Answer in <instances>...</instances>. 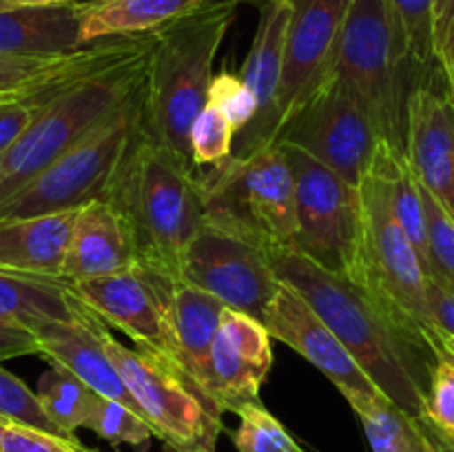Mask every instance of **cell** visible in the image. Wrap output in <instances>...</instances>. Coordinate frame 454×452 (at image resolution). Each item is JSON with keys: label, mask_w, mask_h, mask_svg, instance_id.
<instances>
[{"label": "cell", "mask_w": 454, "mask_h": 452, "mask_svg": "<svg viewBox=\"0 0 454 452\" xmlns=\"http://www.w3.org/2000/svg\"><path fill=\"white\" fill-rule=\"evenodd\" d=\"M275 273L331 326L377 388L424 417L433 344L424 328L368 282L315 264L300 251L269 253Z\"/></svg>", "instance_id": "cell-1"}, {"label": "cell", "mask_w": 454, "mask_h": 452, "mask_svg": "<svg viewBox=\"0 0 454 452\" xmlns=\"http://www.w3.org/2000/svg\"><path fill=\"white\" fill-rule=\"evenodd\" d=\"M238 0H204L153 31L142 111L145 136L193 164L191 124L207 105L213 62L235 20ZM195 167V164H193Z\"/></svg>", "instance_id": "cell-2"}, {"label": "cell", "mask_w": 454, "mask_h": 452, "mask_svg": "<svg viewBox=\"0 0 454 452\" xmlns=\"http://www.w3.org/2000/svg\"><path fill=\"white\" fill-rule=\"evenodd\" d=\"M109 199L131 226L137 264L177 282L186 246L207 224L198 168L142 136Z\"/></svg>", "instance_id": "cell-3"}, {"label": "cell", "mask_w": 454, "mask_h": 452, "mask_svg": "<svg viewBox=\"0 0 454 452\" xmlns=\"http://www.w3.org/2000/svg\"><path fill=\"white\" fill-rule=\"evenodd\" d=\"M151 51L153 47L58 91L20 140L0 155V202L136 100L145 91Z\"/></svg>", "instance_id": "cell-4"}, {"label": "cell", "mask_w": 454, "mask_h": 452, "mask_svg": "<svg viewBox=\"0 0 454 452\" xmlns=\"http://www.w3.org/2000/svg\"><path fill=\"white\" fill-rule=\"evenodd\" d=\"M207 224L273 251H295V180L279 140L200 175Z\"/></svg>", "instance_id": "cell-5"}, {"label": "cell", "mask_w": 454, "mask_h": 452, "mask_svg": "<svg viewBox=\"0 0 454 452\" xmlns=\"http://www.w3.org/2000/svg\"><path fill=\"white\" fill-rule=\"evenodd\" d=\"M333 74L357 91L381 140L403 151L408 102L426 71L412 65L386 0H350Z\"/></svg>", "instance_id": "cell-6"}, {"label": "cell", "mask_w": 454, "mask_h": 452, "mask_svg": "<svg viewBox=\"0 0 454 452\" xmlns=\"http://www.w3.org/2000/svg\"><path fill=\"white\" fill-rule=\"evenodd\" d=\"M142 93L18 193L0 202V224L78 211L96 199H109L129 153L145 136Z\"/></svg>", "instance_id": "cell-7"}, {"label": "cell", "mask_w": 454, "mask_h": 452, "mask_svg": "<svg viewBox=\"0 0 454 452\" xmlns=\"http://www.w3.org/2000/svg\"><path fill=\"white\" fill-rule=\"evenodd\" d=\"M98 335L155 437L176 452L213 450L224 412L162 355L129 348L98 319Z\"/></svg>", "instance_id": "cell-8"}, {"label": "cell", "mask_w": 454, "mask_h": 452, "mask_svg": "<svg viewBox=\"0 0 454 452\" xmlns=\"http://www.w3.org/2000/svg\"><path fill=\"white\" fill-rule=\"evenodd\" d=\"M295 180V251L335 273L359 275L362 193L359 186L297 146L279 142Z\"/></svg>", "instance_id": "cell-9"}, {"label": "cell", "mask_w": 454, "mask_h": 452, "mask_svg": "<svg viewBox=\"0 0 454 452\" xmlns=\"http://www.w3.org/2000/svg\"><path fill=\"white\" fill-rule=\"evenodd\" d=\"M380 153V151H377ZM362 193V257L357 279L371 284L412 322L419 323L433 344L439 335L426 295V275L419 253L399 224L390 186L377 164L359 186Z\"/></svg>", "instance_id": "cell-10"}, {"label": "cell", "mask_w": 454, "mask_h": 452, "mask_svg": "<svg viewBox=\"0 0 454 452\" xmlns=\"http://www.w3.org/2000/svg\"><path fill=\"white\" fill-rule=\"evenodd\" d=\"M278 140L306 151L355 186L372 171L384 142L362 97L337 74L284 124Z\"/></svg>", "instance_id": "cell-11"}, {"label": "cell", "mask_w": 454, "mask_h": 452, "mask_svg": "<svg viewBox=\"0 0 454 452\" xmlns=\"http://www.w3.org/2000/svg\"><path fill=\"white\" fill-rule=\"evenodd\" d=\"M173 282L137 264L124 273L69 282V288L100 322L131 337L136 348L162 355L184 370L171 319Z\"/></svg>", "instance_id": "cell-12"}, {"label": "cell", "mask_w": 454, "mask_h": 452, "mask_svg": "<svg viewBox=\"0 0 454 452\" xmlns=\"http://www.w3.org/2000/svg\"><path fill=\"white\" fill-rule=\"evenodd\" d=\"M180 279L217 297L226 308L257 319L282 288L264 248L211 224H204L186 246Z\"/></svg>", "instance_id": "cell-13"}, {"label": "cell", "mask_w": 454, "mask_h": 452, "mask_svg": "<svg viewBox=\"0 0 454 452\" xmlns=\"http://www.w3.org/2000/svg\"><path fill=\"white\" fill-rule=\"evenodd\" d=\"M282 84L278 97L279 131L333 78L337 44L350 0H291Z\"/></svg>", "instance_id": "cell-14"}, {"label": "cell", "mask_w": 454, "mask_h": 452, "mask_svg": "<svg viewBox=\"0 0 454 452\" xmlns=\"http://www.w3.org/2000/svg\"><path fill=\"white\" fill-rule=\"evenodd\" d=\"M442 66L426 71L408 102L406 155L417 180L454 217V100L439 87Z\"/></svg>", "instance_id": "cell-15"}, {"label": "cell", "mask_w": 454, "mask_h": 452, "mask_svg": "<svg viewBox=\"0 0 454 452\" xmlns=\"http://www.w3.org/2000/svg\"><path fill=\"white\" fill-rule=\"evenodd\" d=\"M262 322L273 339L291 346L295 353L309 359L319 372H324L335 384L341 394L380 390L375 381L364 372L357 359L341 344L340 337L331 331V326L286 282H282V288L269 304Z\"/></svg>", "instance_id": "cell-16"}, {"label": "cell", "mask_w": 454, "mask_h": 452, "mask_svg": "<svg viewBox=\"0 0 454 452\" xmlns=\"http://www.w3.org/2000/svg\"><path fill=\"white\" fill-rule=\"evenodd\" d=\"M270 332L264 322L226 308L211 348V397L222 412H238L260 401L273 368Z\"/></svg>", "instance_id": "cell-17"}, {"label": "cell", "mask_w": 454, "mask_h": 452, "mask_svg": "<svg viewBox=\"0 0 454 452\" xmlns=\"http://www.w3.org/2000/svg\"><path fill=\"white\" fill-rule=\"evenodd\" d=\"M291 0H266L257 22L251 51L242 66V78L257 100V118L244 133L239 151L247 155L257 146L275 142L279 136L278 97L282 84L284 56H286V35L291 25Z\"/></svg>", "instance_id": "cell-18"}, {"label": "cell", "mask_w": 454, "mask_h": 452, "mask_svg": "<svg viewBox=\"0 0 454 452\" xmlns=\"http://www.w3.org/2000/svg\"><path fill=\"white\" fill-rule=\"evenodd\" d=\"M29 328L40 341V357L74 372L100 397L124 403L140 415L136 399L131 397L122 375L102 346L98 335V317L87 306L74 322L38 319Z\"/></svg>", "instance_id": "cell-19"}, {"label": "cell", "mask_w": 454, "mask_h": 452, "mask_svg": "<svg viewBox=\"0 0 454 452\" xmlns=\"http://www.w3.org/2000/svg\"><path fill=\"white\" fill-rule=\"evenodd\" d=\"M153 47V34L98 40L62 56H7L0 53V93L38 91L87 78L98 71L142 56Z\"/></svg>", "instance_id": "cell-20"}, {"label": "cell", "mask_w": 454, "mask_h": 452, "mask_svg": "<svg viewBox=\"0 0 454 452\" xmlns=\"http://www.w3.org/2000/svg\"><path fill=\"white\" fill-rule=\"evenodd\" d=\"M136 266V239L124 213L111 199H96L80 208L62 277L67 282H84Z\"/></svg>", "instance_id": "cell-21"}, {"label": "cell", "mask_w": 454, "mask_h": 452, "mask_svg": "<svg viewBox=\"0 0 454 452\" xmlns=\"http://www.w3.org/2000/svg\"><path fill=\"white\" fill-rule=\"evenodd\" d=\"M80 211V208H78ZM78 211L25 217L0 224V269L38 277L65 279Z\"/></svg>", "instance_id": "cell-22"}, {"label": "cell", "mask_w": 454, "mask_h": 452, "mask_svg": "<svg viewBox=\"0 0 454 452\" xmlns=\"http://www.w3.org/2000/svg\"><path fill=\"white\" fill-rule=\"evenodd\" d=\"M84 0L56 7H13L0 12V53L62 56L82 49Z\"/></svg>", "instance_id": "cell-23"}, {"label": "cell", "mask_w": 454, "mask_h": 452, "mask_svg": "<svg viewBox=\"0 0 454 452\" xmlns=\"http://www.w3.org/2000/svg\"><path fill=\"white\" fill-rule=\"evenodd\" d=\"M226 306L202 288L177 279L171 288V319L177 353L191 379L211 397V348ZM215 403V401H213ZM217 406V403H215Z\"/></svg>", "instance_id": "cell-24"}, {"label": "cell", "mask_w": 454, "mask_h": 452, "mask_svg": "<svg viewBox=\"0 0 454 452\" xmlns=\"http://www.w3.org/2000/svg\"><path fill=\"white\" fill-rule=\"evenodd\" d=\"M202 3L204 0H84L80 40L87 47L98 40L153 34Z\"/></svg>", "instance_id": "cell-25"}, {"label": "cell", "mask_w": 454, "mask_h": 452, "mask_svg": "<svg viewBox=\"0 0 454 452\" xmlns=\"http://www.w3.org/2000/svg\"><path fill=\"white\" fill-rule=\"evenodd\" d=\"M84 306L71 292L69 282L58 277L12 273L0 269V319L29 328L38 319L74 322Z\"/></svg>", "instance_id": "cell-26"}, {"label": "cell", "mask_w": 454, "mask_h": 452, "mask_svg": "<svg viewBox=\"0 0 454 452\" xmlns=\"http://www.w3.org/2000/svg\"><path fill=\"white\" fill-rule=\"evenodd\" d=\"M344 399L357 412L372 452H437L424 419L412 417L381 390L346 393Z\"/></svg>", "instance_id": "cell-27"}, {"label": "cell", "mask_w": 454, "mask_h": 452, "mask_svg": "<svg viewBox=\"0 0 454 452\" xmlns=\"http://www.w3.org/2000/svg\"><path fill=\"white\" fill-rule=\"evenodd\" d=\"M35 393L47 415L67 437L75 439V430L87 428L98 393H93L74 372L58 363H49V370L40 377Z\"/></svg>", "instance_id": "cell-28"}, {"label": "cell", "mask_w": 454, "mask_h": 452, "mask_svg": "<svg viewBox=\"0 0 454 452\" xmlns=\"http://www.w3.org/2000/svg\"><path fill=\"white\" fill-rule=\"evenodd\" d=\"M433 368L424 401V424L454 441V341L439 332L433 339Z\"/></svg>", "instance_id": "cell-29"}, {"label": "cell", "mask_w": 454, "mask_h": 452, "mask_svg": "<svg viewBox=\"0 0 454 452\" xmlns=\"http://www.w3.org/2000/svg\"><path fill=\"white\" fill-rule=\"evenodd\" d=\"M412 65L419 71L437 69L434 51V4L437 0H386Z\"/></svg>", "instance_id": "cell-30"}, {"label": "cell", "mask_w": 454, "mask_h": 452, "mask_svg": "<svg viewBox=\"0 0 454 452\" xmlns=\"http://www.w3.org/2000/svg\"><path fill=\"white\" fill-rule=\"evenodd\" d=\"M235 415L239 417V425L231 433V441L238 452H304L262 401L248 403Z\"/></svg>", "instance_id": "cell-31"}, {"label": "cell", "mask_w": 454, "mask_h": 452, "mask_svg": "<svg viewBox=\"0 0 454 452\" xmlns=\"http://www.w3.org/2000/svg\"><path fill=\"white\" fill-rule=\"evenodd\" d=\"M87 428L109 441L111 446L127 443L137 450H146L151 437H155L151 425L133 408L114 401V399L100 397V394H98L91 417H89Z\"/></svg>", "instance_id": "cell-32"}, {"label": "cell", "mask_w": 454, "mask_h": 452, "mask_svg": "<svg viewBox=\"0 0 454 452\" xmlns=\"http://www.w3.org/2000/svg\"><path fill=\"white\" fill-rule=\"evenodd\" d=\"M235 129L213 105H204L191 124L189 146L195 168L220 167L233 155Z\"/></svg>", "instance_id": "cell-33"}, {"label": "cell", "mask_w": 454, "mask_h": 452, "mask_svg": "<svg viewBox=\"0 0 454 452\" xmlns=\"http://www.w3.org/2000/svg\"><path fill=\"white\" fill-rule=\"evenodd\" d=\"M428 213V277L454 292V217L421 184Z\"/></svg>", "instance_id": "cell-34"}, {"label": "cell", "mask_w": 454, "mask_h": 452, "mask_svg": "<svg viewBox=\"0 0 454 452\" xmlns=\"http://www.w3.org/2000/svg\"><path fill=\"white\" fill-rule=\"evenodd\" d=\"M0 415L12 419L13 424L31 425V428L58 434V437L71 439L53 424L51 417L47 415V410L40 403L38 393H34L25 381L18 379L16 375H12L3 366H0ZM71 441H75V439H71Z\"/></svg>", "instance_id": "cell-35"}, {"label": "cell", "mask_w": 454, "mask_h": 452, "mask_svg": "<svg viewBox=\"0 0 454 452\" xmlns=\"http://www.w3.org/2000/svg\"><path fill=\"white\" fill-rule=\"evenodd\" d=\"M71 82H75V80H71ZM71 82L53 84V87L40 89V91L18 93V96L0 100V155L7 153V151L20 140L22 133L34 124V120L38 118L40 111L47 106V102L51 100L58 91L69 87Z\"/></svg>", "instance_id": "cell-36"}, {"label": "cell", "mask_w": 454, "mask_h": 452, "mask_svg": "<svg viewBox=\"0 0 454 452\" xmlns=\"http://www.w3.org/2000/svg\"><path fill=\"white\" fill-rule=\"evenodd\" d=\"M208 105L215 106L231 124H233L235 133L247 131L257 118V100L248 84L244 82L242 75L229 74V71H220L213 75L211 87H208L207 96Z\"/></svg>", "instance_id": "cell-37"}, {"label": "cell", "mask_w": 454, "mask_h": 452, "mask_svg": "<svg viewBox=\"0 0 454 452\" xmlns=\"http://www.w3.org/2000/svg\"><path fill=\"white\" fill-rule=\"evenodd\" d=\"M3 452H84V446L78 439L71 441L31 425L12 424L4 434Z\"/></svg>", "instance_id": "cell-38"}, {"label": "cell", "mask_w": 454, "mask_h": 452, "mask_svg": "<svg viewBox=\"0 0 454 452\" xmlns=\"http://www.w3.org/2000/svg\"><path fill=\"white\" fill-rule=\"evenodd\" d=\"M434 51L454 100V0H437L434 4Z\"/></svg>", "instance_id": "cell-39"}, {"label": "cell", "mask_w": 454, "mask_h": 452, "mask_svg": "<svg viewBox=\"0 0 454 452\" xmlns=\"http://www.w3.org/2000/svg\"><path fill=\"white\" fill-rule=\"evenodd\" d=\"M25 355H40V341L34 331L22 323L0 319V362Z\"/></svg>", "instance_id": "cell-40"}, {"label": "cell", "mask_w": 454, "mask_h": 452, "mask_svg": "<svg viewBox=\"0 0 454 452\" xmlns=\"http://www.w3.org/2000/svg\"><path fill=\"white\" fill-rule=\"evenodd\" d=\"M426 295H428V306L437 331L454 341V292L428 277L426 279Z\"/></svg>", "instance_id": "cell-41"}, {"label": "cell", "mask_w": 454, "mask_h": 452, "mask_svg": "<svg viewBox=\"0 0 454 452\" xmlns=\"http://www.w3.org/2000/svg\"><path fill=\"white\" fill-rule=\"evenodd\" d=\"M18 7H56V4H71L78 0H13Z\"/></svg>", "instance_id": "cell-42"}, {"label": "cell", "mask_w": 454, "mask_h": 452, "mask_svg": "<svg viewBox=\"0 0 454 452\" xmlns=\"http://www.w3.org/2000/svg\"><path fill=\"white\" fill-rule=\"evenodd\" d=\"M433 433V430H430ZM433 441H434V450L437 452H454V441H448V439L439 437V434L433 433Z\"/></svg>", "instance_id": "cell-43"}, {"label": "cell", "mask_w": 454, "mask_h": 452, "mask_svg": "<svg viewBox=\"0 0 454 452\" xmlns=\"http://www.w3.org/2000/svg\"><path fill=\"white\" fill-rule=\"evenodd\" d=\"M13 421L7 419L4 415H0V452H3V443H4V434H7V428L12 425Z\"/></svg>", "instance_id": "cell-44"}, {"label": "cell", "mask_w": 454, "mask_h": 452, "mask_svg": "<svg viewBox=\"0 0 454 452\" xmlns=\"http://www.w3.org/2000/svg\"><path fill=\"white\" fill-rule=\"evenodd\" d=\"M13 7H18L13 0H0V12H3V9H13Z\"/></svg>", "instance_id": "cell-45"}, {"label": "cell", "mask_w": 454, "mask_h": 452, "mask_svg": "<svg viewBox=\"0 0 454 452\" xmlns=\"http://www.w3.org/2000/svg\"><path fill=\"white\" fill-rule=\"evenodd\" d=\"M38 91H40V89H38ZM20 93H31V91H20ZM12 96H18V93H0V100H4V97H12Z\"/></svg>", "instance_id": "cell-46"}, {"label": "cell", "mask_w": 454, "mask_h": 452, "mask_svg": "<svg viewBox=\"0 0 454 452\" xmlns=\"http://www.w3.org/2000/svg\"><path fill=\"white\" fill-rule=\"evenodd\" d=\"M193 452H213V450H193Z\"/></svg>", "instance_id": "cell-47"}, {"label": "cell", "mask_w": 454, "mask_h": 452, "mask_svg": "<svg viewBox=\"0 0 454 452\" xmlns=\"http://www.w3.org/2000/svg\"><path fill=\"white\" fill-rule=\"evenodd\" d=\"M84 452H96V450H87V448H84Z\"/></svg>", "instance_id": "cell-48"}]
</instances>
